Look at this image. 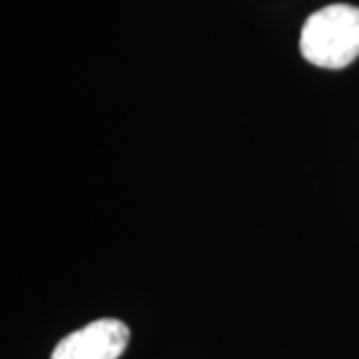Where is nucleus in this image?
<instances>
[{"mask_svg":"<svg viewBox=\"0 0 359 359\" xmlns=\"http://www.w3.org/2000/svg\"><path fill=\"white\" fill-rule=\"evenodd\" d=\"M130 341L124 321L104 318L60 339L50 359H118Z\"/></svg>","mask_w":359,"mask_h":359,"instance_id":"f03ea898","label":"nucleus"},{"mask_svg":"<svg viewBox=\"0 0 359 359\" xmlns=\"http://www.w3.org/2000/svg\"><path fill=\"white\" fill-rule=\"evenodd\" d=\"M299 50L309 65L339 70L359 56V8L330 4L304 22Z\"/></svg>","mask_w":359,"mask_h":359,"instance_id":"f257e3e1","label":"nucleus"}]
</instances>
